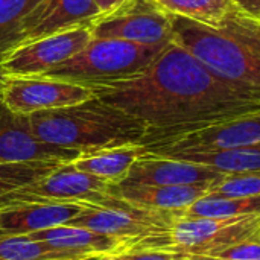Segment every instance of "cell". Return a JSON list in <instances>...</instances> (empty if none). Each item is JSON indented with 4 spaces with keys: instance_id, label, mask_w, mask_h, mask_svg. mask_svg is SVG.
<instances>
[{
    "instance_id": "1f68e13d",
    "label": "cell",
    "mask_w": 260,
    "mask_h": 260,
    "mask_svg": "<svg viewBox=\"0 0 260 260\" xmlns=\"http://www.w3.org/2000/svg\"><path fill=\"white\" fill-rule=\"evenodd\" d=\"M0 238H2V233H0Z\"/></svg>"
},
{
    "instance_id": "cb8c5ba5",
    "label": "cell",
    "mask_w": 260,
    "mask_h": 260,
    "mask_svg": "<svg viewBox=\"0 0 260 260\" xmlns=\"http://www.w3.org/2000/svg\"><path fill=\"white\" fill-rule=\"evenodd\" d=\"M210 193L224 197H257L260 195V171L224 175L212 184Z\"/></svg>"
},
{
    "instance_id": "30bf717a",
    "label": "cell",
    "mask_w": 260,
    "mask_h": 260,
    "mask_svg": "<svg viewBox=\"0 0 260 260\" xmlns=\"http://www.w3.org/2000/svg\"><path fill=\"white\" fill-rule=\"evenodd\" d=\"M6 107L18 114H32L76 105L94 98L88 87L46 76H9L0 91Z\"/></svg>"
},
{
    "instance_id": "4fadbf2b",
    "label": "cell",
    "mask_w": 260,
    "mask_h": 260,
    "mask_svg": "<svg viewBox=\"0 0 260 260\" xmlns=\"http://www.w3.org/2000/svg\"><path fill=\"white\" fill-rule=\"evenodd\" d=\"M225 174L212 168L174 158L145 152L131 166L128 175L119 184L125 186H192V184H213Z\"/></svg>"
},
{
    "instance_id": "9a60e30c",
    "label": "cell",
    "mask_w": 260,
    "mask_h": 260,
    "mask_svg": "<svg viewBox=\"0 0 260 260\" xmlns=\"http://www.w3.org/2000/svg\"><path fill=\"white\" fill-rule=\"evenodd\" d=\"M91 207L96 206L78 203H38L2 210L0 233L2 236H20L67 225Z\"/></svg>"
},
{
    "instance_id": "4dcf8cb0",
    "label": "cell",
    "mask_w": 260,
    "mask_h": 260,
    "mask_svg": "<svg viewBox=\"0 0 260 260\" xmlns=\"http://www.w3.org/2000/svg\"><path fill=\"white\" fill-rule=\"evenodd\" d=\"M190 260H229V259H219V257H209V259H190Z\"/></svg>"
},
{
    "instance_id": "d6986e66",
    "label": "cell",
    "mask_w": 260,
    "mask_h": 260,
    "mask_svg": "<svg viewBox=\"0 0 260 260\" xmlns=\"http://www.w3.org/2000/svg\"><path fill=\"white\" fill-rule=\"evenodd\" d=\"M158 155V154H157ZM165 157L181 158L212 168L221 174H245L260 171V143L242 148L209 149V151H187L175 152Z\"/></svg>"
},
{
    "instance_id": "484cf974",
    "label": "cell",
    "mask_w": 260,
    "mask_h": 260,
    "mask_svg": "<svg viewBox=\"0 0 260 260\" xmlns=\"http://www.w3.org/2000/svg\"><path fill=\"white\" fill-rule=\"evenodd\" d=\"M122 260H184L180 256L171 253H158V251H143V253H126L119 254Z\"/></svg>"
},
{
    "instance_id": "8992f818",
    "label": "cell",
    "mask_w": 260,
    "mask_h": 260,
    "mask_svg": "<svg viewBox=\"0 0 260 260\" xmlns=\"http://www.w3.org/2000/svg\"><path fill=\"white\" fill-rule=\"evenodd\" d=\"M110 186L111 183L78 171L70 161L35 183L0 195V212L38 203H78L105 207L116 200L110 193Z\"/></svg>"
},
{
    "instance_id": "d4e9b609",
    "label": "cell",
    "mask_w": 260,
    "mask_h": 260,
    "mask_svg": "<svg viewBox=\"0 0 260 260\" xmlns=\"http://www.w3.org/2000/svg\"><path fill=\"white\" fill-rule=\"evenodd\" d=\"M215 257L229 260H260V238L239 242L221 251Z\"/></svg>"
},
{
    "instance_id": "7402d4cb",
    "label": "cell",
    "mask_w": 260,
    "mask_h": 260,
    "mask_svg": "<svg viewBox=\"0 0 260 260\" xmlns=\"http://www.w3.org/2000/svg\"><path fill=\"white\" fill-rule=\"evenodd\" d=\"M88 254L55 248L27 235L2 236L0 260H87Z\"/></svg>"
},
{
    "instance_id": "5b68a950",
    "label": "cell",
    "mask_w": 260,
    "mask_h": 260,
    "mask_svg": "<svg viewBox=\"0 0 260 260\" xmlns=\"http://www.w3.org/2000/svg\"><path fill=\"white\" fill-rule=\"evenodd\" d=\"M163 49L165 46L93 38L85 49L43 76L75 82L91 90L108 87L142 75Z\"/></svg>"
},
{
    "instance_id": "ffe728a7",
    "label": "cell",
    "mask_w": 260,
    "mask_h": 260,
    "mask_svg": "<svg viewBox=\"0 0 260 260\" xmlns=\"http://www.w3.org/2000/svg\"><path fill=\"white\" fill-rule=\"evenodd\" d=\"M161 11L190 21L219 27L233 15L244 12L235 0H152Z\"/></svg>"
},
{
    "instance_id": "f1b7e54d",
    "label": "cell",
    "mask_w": 260,
    "mask_h": 260,
    "mask_svg": "<svg viewBox=\"0 0 260 260\" xmlns=\"http://www.w3.org/2000/svg\"><path fill=\"white\" fill-rule=\"evenodd\" d=\"M14 189H18V187H15L14 184L8 183V181H5V180H0V195L6 193V192H9V190H14Z\"/></svg>"
},
{
    "instance_id": "5bb4252c",
    "label": "cell",
    "mask_w": 260,
    "mask_h": 260,
    "mask_svg": "<svg viewBox=\"0 0 260 260\" xmlns=\"http://www.w3.org/2000/svg\"><path fill=\"white\" fill-rule=\"evenodd\" d=\"M96 17L99 9L94 0H41L23 20V43L69 27L91 24Z\"/></svg>"
},
{
    "instance_id": "52a82bcc",
    "label": "cell",
    "mask_w": 260,
    "mask_h": 260,
    "mask_svg": "<svg viewBox=\"0 0 260 260\" xmlns=\"http://www.w3.org/2000/svg\"><path fill=\"white\" fill-rule=\"evenodd\" d=\"M174 215L175 213L134 206L116 198L111 206L91 207L67 225L84 227L117 238L126 244V253H129L140 242L163 233Z\"/></svg>"
},
{
    "instance_id": "8fae6325",
    "label": "cell",
    "mask_w": 260,
    "mask_h": 260,
    "mask_svg": "<svg viewBox=\"0 0 260 260\" xmlns=\"http://www.w3.org/2000/svg\"><path fill=\"white\" fill-rule=\"evenodd\" d=\"M257 143H260V111H254L225 122L148 143L145 145V149L152 154L169 155L187 151L242 148Z\"/></svg>"
},
{
    "instance_id": "9c48e42d",
    "label": "cell",
    "mask_w": 260,
    "mask_h": 260,
    "mask_svg": "<svg viewBox=\"0 0 260 260\" xmlns=\"http://www.w3.org/2000/svg\"><path fill=\"white\" fill-rule=\"evenodd\" d=\"M91 40L90 24L69 27L20 44L0 64L9 76H43L46 72L79 53Z\"/></svg>"
},
{
    "instance_id": "2e32d148",
    "label": "cell",
    "mask_w": 260,
    "mask_h": 260,
    "mask_svg": "<svg viewBox=\"0 0 260 260\" xmlns=\"http://www.w3.org/2000/svg\"><path fill=\"white\" fill-rule=\"evenodd\" d=\"M212 184L192 186H125L111 184L110 193L134 206L178 213L210 193Z\"/></svg>"
},
{
    "instance_id": "277c9868",
    "label": "cell",
    "mask_w": 260,
    "mask_h": 260,
    "mask_svg": "<svg viewBox=\"0 0 260 260\" xmlns=\"http://www.w3.org/2000/svg\"><path fill=\"white\" fill-rule=\"evenodd\" d=\"M260 238V215L236 218H189L174 215L168 229L158 236L140 242L129 253L158 251L181 259H209L221 251Z\"/></svg>"
},
{
    "instance_id": "ba28073f",
    "label": "cell",
    "mask_w": 260,
    "mask_h": 260,
    "mask_svg": "<svg viewBox=\"0 0 260 260\" xmlns=\"http://www.w3.org/2000/svg\"><path fill=\"white\" fill-rule=\"evenodd\" d=\"M90 32L93 38L145 46H166L174 40L169 14L152 0H133L107 15L96 17L90 24Z\"/></svg>"
},
{
    "instance_id": "6da1fadb",
    "label": "cell",
    "mask_w": 260,
    "mask_h": 260,
    "mask_svg": "<svg viewBox=\"0 0 260 260\" xmlns=\"http://www.w3.org/2000/svg\"><path fill=\"white\" fill-rule=\"evenodd\" d=\"M93 91L146 126L143 146L260 111V91L218 78L174 40L142 75Z\"/></svg>"
},
{
    "instance_id": "3957f363",
    "label": "cell",
    "mask_w": 260,
    "mask_h": 260,
    "mask_svg": "<svg viewBox=\"0 0 260 260\" xmlns=\"http://www.w3.org/2000/svg\"><path fill=\"white\" fill-rule=\"evenodd\" d=\"M32 133L44 143L90 152L128 143H140L146 126L131 114L99 98L44 110L27 116Z\"/></svg>"
},
{
    "instance_id": "83f0119b",
    "label": "cell",
    "mask_w": 260,
    "mask_h": 260,
    "mask_svg": "<svg viewBox=\"0 0 260 260\" xmlns=\"http://www.w3.org/2000/svg\"><path fill=\"white\" fill-rule=\"evenodd\" d=\"M235 3L248 15L260 18V0H235Z\"/></svg>"
},
{
    "instance_id": "ac0fdd59",
    "label": "cell",
    "mask_w": 260,
    "mask_h": 260,
    "mask_svg": "<svg viewBox=\"0 0 260 260\" xmlns=\"http://www.w3.org/2000/svg\"><path fill=\"white\" fill-rule=\"evenodd\" d=\"M146 152L140 143H128L113 148L81 152L72 165L82 172L94 175L107 183L119 184L128 175L134 161Z\"/></svg>"
},
{
    "instance_id": "44dd1931",
    "label": "cell",
    "mask_w": 260,
    "mask_h": 260,
    "mask_svg": "<svg viewBox=\"0 0 260 260\" xmlns=\"http://www.w3.org/2000/svg\"><path fill=\"white\" fill-rule=\"evenodd\" d=\"M175 215L189 218H236L247 215H260V195L224 197L209 193Z\"/></svg>"
},
{
    "instance_id": "603a6c76",
    "label": "cell",
    "mask_w": 260,
    "mask_h": 260,
    "mask_svg": "<svg viewBox=\"0 0 260 260\" xmlns=\"http://www.w3.org/2000/svg\"><path fill=\"white\" fill-rule=\"evenodd\" d=\"M41 0H0V62L23 43V20Z\"/></svg>"
},
{
    "instance_id": "f546056e",
    "label": "cell",
    "mask_w": 260,
    "mask_h": 260,
    "mask_svg": "<svg viewBox=\"0 0 260 260\" xmlns=\"http://www.w3.org/2000/svg\"><path fill=\"white\" fill-rule=\"evenodd\" d=\"M6 79H8V73L5 72V69H3L2 64H0V91H2V88H3V84H5Z\"/></svg>"
},
{
    "instance_id": "7a4b0ae2",
    "label": "cell",
    "mask_w": 260,
    "mask_h": 260,
    "mask_svg": "<svg viewBox=\"0 0 260 260\" xmlns=\"http://www.w3.org/2000/svg\"><path fill=\"white\" fill-rule=\"evenodd\" d=\"M174 41L218 78L260 91V18L239 12L219 27L171 15Z\"/></svg>"
},
{
    "instance_id": "4316f807",
    "label": "cell",
    "mask_w": 260,
    "mask_h": 260,
    "mask_svg": "<svg viewBox=\"0 0 260 260\" xmlns=\"http://www.w3.org/2000/svg\"><path fill=\"white\" fill-rule=\"evenodd\" d=\"M131 2L133 0H94V3L99 9V15H107Z\"/></svg>"
},
{
    "instance_id": "7c38bea8",
    "label": "cell",
    "mask_w": 260,
    "mask_h": 260,
    "mask_svg": "<svg viewBox=\"0 0 260 260\" xmlns=\"http://www.w3.org/2000/svg\"><path fill=\"white\" fill-rule=\"evenodd\" d=\"M81 155L76 149L44 143L32 133L29 117L6 107L0 96V165L23 161L70 163Z\"/></svg>"
},
{
    "instance_id": "e0dca14e",
    "label": "cell",
    "mask_w": 260,
    "mask_h": 260,
    "mask_svg": "<svg viewBox=\"0 0 260 260\" xmlns=\"http://www.w3.org/2000/svg\"><path fill=\"white\" fill-rule=\"evenodd\" d=\"M27 236L43 241L55 248L78 251L91 257L119 256L126 253V244L123 241L84 227L59 225L55 229L30 233Z\"/></svg>"
}]
</instances>
